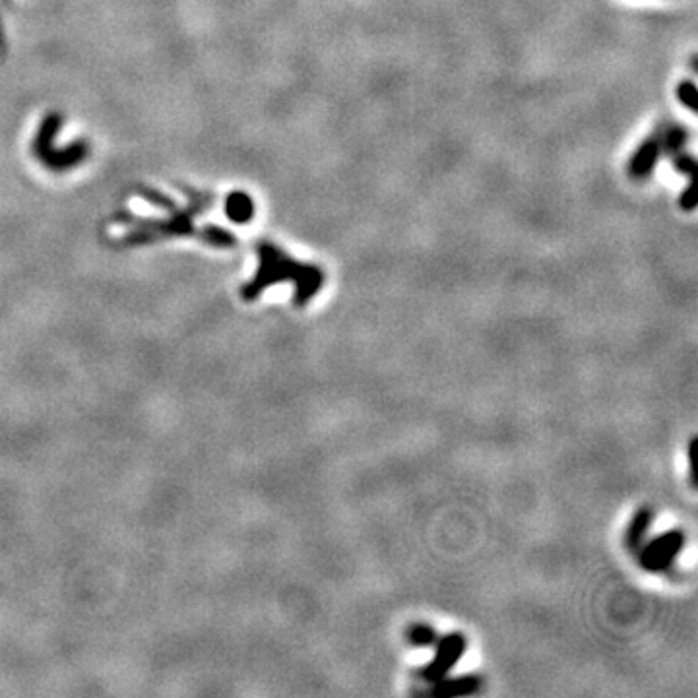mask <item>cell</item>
I'll list each match as a JSON object with an SVG mask.
<instances>
[{
    "label": "cell",
    "instance_id": "5",
    "mask_svg": "<svg viewBox=\"0 0 698 698\" xmlns=\"http://www.w3.org/2000/svg\"><path fill=\"white\" fill-rule=\"evenodd\" d=\"M481 689V679L474 675H466V677H456V679H443L439 683L433 685L431 695L439 698H454L466 697V695H474Z\"/></svg>",
    "mask_w": 698,
    "mask_h": 698
},
{
    "label": "cell",
    "instance_id": "6",
    "mask_svg": "<svg viewBox=\"0 0 698 698\" xmlns=\"http://www.w3.org/2000/svg\"><path fill=\"white\" fill-rule=\"evenodd\" d=\"M652 522H654V510L652 508L642 507L636 510V514L633 516L629 528H627V534H625V541H627V547H629L631 553L636 555L640 551Z\"/></svg>",
    "mask_w": 698,
    "mask_h": 698
},
{
    "label": "cell",
    "instance_id": "12",
    "mask_svg": "<svg viewBox=\"0 0 698 698\" xmlns=\"http://www.w3.org/2000/svg\"><path fill=\"white\" fill-rule=\"evenodd\" d=\"M695 454H697V441L693 439L691 441V446H689V468H691V485L693 487H697V458H695Z\"/></svg>",
    "mask_w": 698,
    "mask_h": 698
},
{
    "label": "cell",
    "instance_id": "11",
    "mask_svg": "<svg viewBox=\"0 0 698 698\" xmlns=\"http://www.w3.org/2000/svg\"><path fill=\"white\" fill-rule=\"evenodd\" d=\"M679 206H681V210H685V212H693V210L697 208V189H695L693 183H689L687 189L681 192V196H679Z\"/></svg>",
    "mask_w": 698,
    "mask_h": 698
},
{
    "label": "cell",
    "instance_id": "3",
    "mask_svg": "<svg viewBox=\"0 0 698 698\" xmlns=\"http://www.w3.org/2000/svg\"><path fill=\"white\" fill-rule=\"evenodd\" d=\"M687 536L681 530H671L640 547V567L648 572H667L683 551Z\"/></svg>",
    "mask_w": 698,
    "mask_h": 698
},
{
    "label": "cell",
    "instance_id": "8",
    "mask_svg": "<svg viewBox=\"0 0 698 698\" xmlns=\"http://www.w3.org/2000/svg\"><path fill=\"white\" fill-rule=\"evenodd\" d=\"M408 640H410L412 646L427 648V646H433L439 638H437V631H435L431 625L417 623V625L410 627V631H408Z\"/></svg>",
    "mask_w": 698,
    "mask_h": 698
},
{
    "label": "cell",
    "instance_id": "2",
    "mask_svg": "<svg viewBox=\"0 0 698 698\" xmlns=\"http://www.w3.org/2000/svg\"><path fill=\"white\" fill-rule=\"evenodd\" d=\"M691 132L683 125L675 121H664L660 123L654 132H650L640 146L636 148L635 154L627 163V175L635 183H644L654 175L656 165L660 159L667 156H675L677 152H683L685 146L689 144Z\"/></svg>",
    "mask_w": 698,
    "mask_h": 698
},
{
    "label": "cell",
    "instance_id": "7",
    "mask_svg": "<svg viewBox=\"0 0 698 698\" xmlns=\"http://www.w3.org/2000/svg\"><path fill=\"white\" fill-rule=\"evenodd\" d=\"M225 212H227L231 222L249 223L254 216L253 198L249 194H245V192H233L227 198Z\"/></svg>",
    "mask_w": 698,
    "mask_h": 698
},
{
    "label": "cell",
    "instance_id": "4",
    "mask_svg": "<svg viewBox=\"0 0 698 698\" xmlns=\"http://www.w3.org/2000/svg\"><path fill=\"white\" fill-rule=\"evenodd\" d=\"M435 646H437L435 658L419 671V679L429 683V685H435L448 677L452 667L456 666L460 662V658L464 656V652L468 648V640L460 633H452V635L439 638L435 642Z\"/></svg>",
    "mask_w": 698,
    "mask_h": 698
},
{
    "label": "cell",
    "instance_id": "1",
    "mask_svg": "<svg viewBox=\"0 0 698 698\" xmlns=\"http://www.w3.org/2000/svg\"><path fill=\"white\" fill-rule=\"evenodd\" d=\"M256 254L258 270L253 280L241 287V299L247 303L256 301L268 287L289 282L295 289L293 305L303 309L317 297L326 282V274L320 266L295 260L272 241H260L256 245Z\"/></svg>",
    "mask_w": 698,
    "mask_h": 698
},
{
    "label": "cell",
    "instance_id": "9",
    "mask_svg": "<svg viewBox=\"0 0 698 698\" xmlns=\"http://www.w3.org/2000/svg\"><path fill=\"white\" fill-rule=\"evenodd\" d=\"M697 84L693 80H683L677 86V99L683 107H687L691 113H697Z\"/></svg>",
    "mask_w": 698,
    "mask_h": 698
},
{
    "label": "cell",
    "instance_id": "10",
    "mask_svg": "<svg viewBox=\"0 0 698 698\" xmlns=\"http://www.w3.org/2000/svg\"><path fill=\"white\" fill-rule=\"evenodd\" d=\"M671 163H673V169L679 175H685V177L693 179V175L697 171V159H695V156H691V154H687L683 150V152H677L675 156H671Z\"/></svg>",
    "mask_w": 698,
    "mask_h": 698
},
{
    "label": "cell",
    "instance_id": "13",
    "mask_svg": "<svg viewBox=\"0 0 698 698\" xmlns=\"http://www.w3.org/2000/svg\"><path fill=\"white\" fill-rule=\"evenodd\" d=\"M691 68H693V72H697V70H698L697 57H693V61H691Z\"/></svg>",
    "mask_w": 698,
    "mask_h": 698
}]
</instances>
